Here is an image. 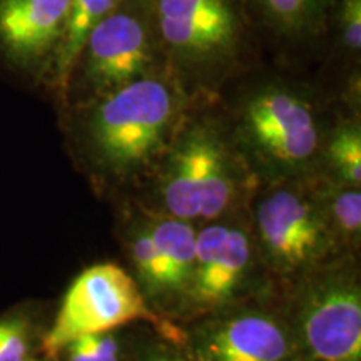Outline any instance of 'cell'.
<instances>
[{"label":"cell","instance_id":"8","mask_svg":"<svg viewBox=\"0 0 361 361\" xmlns=\"http://www.w3.org/2000/svg\"><path fill=\"white\" fill-rule=\"evenodd\" d=\"M326 211L296 189L268 194L256 209L266 258L274 269L293 273L314 264L329 247Z\"/></svg>","mask_w":361,"mask_h":361},{"label":"cell","instance_id":"4","mask_svg":"<svg viewBox=\"0 0 361 361\" xmlns=\"http://www.w3.org/2000/svg\"><path fill=\"white\" fill-rule=\"evenodd\" d=\"M226 126L233 141L284 169L303 168L322 154L328 130L313 94L279 78L247 89Z\"/></svg>","mask_w":361,"mask_h":361},{"label":"cell","instance_id":"13","mask_svg":"<svg viewBox=\"0 0 361 361\" xmlns=\"http://www.w3.org/2000/svg\"><path fill=\"white\" fill-rule=\"evenodd\" d=\"M121 2L123 0H71L64 24V34H62L56 61H54L47 79V82L59 94L62 92L71 67L74 64L75 56L82 47L85 39Z\"/></svg>","mask_w":361,"mask_h":361},{"label":"cell","instance_id":"17","mask_svg":"<svg viewBox=\"0 0 361 361\" xmlns=\"http://www.w3.org/2000/svg\"><path fill=\"white\" fill-rule=\"evenodd\" d=\"M130 259L141 278L144 288L151 295H162L168 293L166 283V269L162 258L157 251L154 239L149 229H137L129 243Z\"/></svg>","mask_w":361,"mask_h":361},{"label":"cell","instance_id":"14","mask_svg":"<svg viewBox=\"0 0 361 361\" xmlns=\"http://www.w3.org/2000/svg\"><path fill=\"white\" fill-rule=\"evenodd\" d=\"M166 269L168 293L188 291L196 259V231L184 219H164L149 229Z\"/></svg>","mask_w":361,"mask_h":361},{"label":"cell","instance_id":"2","mask_svg":"<svg viewBox=\"0 0 361 361\" xmlns=\"http://www.w3.org/2000/svg\"><path fill=\"white\" fill-rule=\"evenodd\" d=\"M152 16L168 72L192 102L233 74L258 37L245 0H154Z\"/></svg>","mask_w":361,"mask_h":361},{"label":"cell","instance_id":"19","mask_svg":"<svg viewBox=\"0 0 361 361\" xmlns=\"http://www.w3.org/2000/svg\"><path fill=\"white\" fill-rule=\"evenodd\" d=\"M328 223H331L343 236L355 239L361 229V192L360 188L340 189L328 202Z\"/></svg>","mask_w":361,"mask_h":361},{"label":"cell","instance_id":"3","mask_svg":"<svg viewBox=\"0 0 361 361\" xmlns=\"http://www.w3.org/2000/svg\"><path fill=\"white\" fill-rule=\"evenodd\" d=\"M162 71L168 67L152 6L123 0L85 39L61 97L69 107L79 106Z\"/></svg>","mask_w":361,"mask_h":361},{"label":"cell","instance_id":"15","mask_svg":"<svg viewBox=\"0 0 361 361\" xmlns=\"http://www.w3.org/2000/svg\"><path fill=\"white\" fill-rule=\"evenodd\" d=\"M323 44L333 56L360 78L361 57V0H331Z\"/></svg>","mask_w":361,"mask_h":361},{"label":"cell","instance_id":"7","mask_svg":"<svg viewBox=\"0 0 361 361\" xmlns=\"http://www.w3.org/2000/svg\"><path fill=\"white\" fill-rule=\"evenodd\" d=\"M300 336L310 361H361V291L353 274H329L310 286Z\"/></svg>","mask_w":361,"mask_h":361},{"label":"cell","instance_id":"16","mask_svg":"<svg viewBox=\"0 0 361 361\" xmlns=\"http://www.w3.org/2000/svg\"><path fill=\"white\" fill-rule=\"evenodd\" d=\"M322 152L326 156L328 164L341 176L348 186L360 188L361 126L358 117H345L328 128Z\"/></svg>","mask_w":361,"mask_h":361},{"label":"cell","instance_id":"22","mask_svg":"<svg viewBox=\"0 0 361 361\" xmlns=\"http://www.w3.org/2000/svg\"><path fill=\"white\" fill-rule=\"evenodd\" d=\"M141 2H144V4H149V6H152V2H154V0H141Z\"/></svg>","mask_w":361,"mask_h":361},{"label":"cell","instance_id":"20","mask_svg":"<svg viewBox=\"0 0 361 361\" xmlns=\"http://www.w3.org/2000/svg\"><path fill=\"white\" fill-rule=\"evenodd\" d=\"M32 326L20 314L0 318V361H27L30 358Z\"/></svg>","mask_w":361,"mask_h":361},{"label":"cell","instance_id":"5","mask_svg":"<svg viewBox=\"0 0 361 361\" xmlns=\"http://www.w3.org/2000/svg\"><path fill=\"white\" fill-rule=\"evenodd\" d=\"M192 106L166 149L161 180L162 202L184 221L221 216L234 192V141L228 126L219 117L194 114Z\"/></svg>","mask_w":361,"mask_h":361},{"label":"cell","instance_id":"23","mask_svg":"<svg viewBox=\"0 0 361 361\" xmlns=\"http://www.w3.org/2000/svg\"><path fill=\"white\" fill-rule=\"evenodd\" d=\"M27 361H44V360H34V358H29Z\"/></svg>","mask_w":361,"mask_h":361},{"label":"cell","instance_id":"12","mask_svg":"<svg viewBox=\"0 0 361 361\" xmlns=\"http://www.w3.org/2000/svg\"><path fill=\"white\" fill-rule=\"evenodd\" d=\"M331 0H245L258 35L281 47L323 44Z\"/></svg>","mask_w":361,"mask_h":361},{"label":"cell","instance_id":"11","mask_svg":"<svg viewBox=\"0 0 361 361\" xmlns=\"http://www.w3.org/2000/svg\"><path fill=\"white\" fill-rule=\"evenodd\" d=\"M201 361H296L290 333L273 316L243 313L211 324L197 338Z\"/></svg>","mask_w":361,"mask_h":361},{"label":"cell","instance_id":"9","mask_svg":"<svg viewBox=\"0 0 361 361\" xmlns=\"http://www.w3.org/2000/svg\"><path fill=\"white\" fill-rule=\"evenodd\" d=\"M71 0H0V59L13 71L47 80Z\"/></svg>","mask_w":361,"mask_h":361},{"label":"cell","instance_id":"1","mask_svg":"<svg viewBox=\"0 0 361 361\" xmlns=\"http://www.w3.org/2000/svg\"><path fill=\"white\" fill-rule=\"evenodd\" d=\"M192 101L168 71L72 106V133L84 151L116 174H129L164 154Z\"/></svg>","mask_w":361,"mask_h":361},{"label":"cell","instance_id":"18","mask_svg":"<svg viewBox=\"0 0 361 361\" xmlns=\"http://www.w3.org/2000/svg\"><path fill=\"white\" fill-rule=\"evenodd\" d=\"M119 343L109 331L87 333L71 340L57 355L66 361H119Z\"/></svg>","mask_w":361,"mask_h":361},{"label":"cell","instance_id":"21","mask_svg":"<svg viewBox=\"0 0 361 361\" xmlns=\"http://www.w3.org/2000/svg\"><path fill=\"white\" fill-rule=\"evenodd\" d=\"M146 361H184L178 358V356H173V355H168V353H154L151 355Z\"/></svg>","mask_w":361,"mask_h":361},{"label":"cell","instance_id":"6","mask_svg":"<svg viewBox=\"0 0 361 361\" xmlns=\"http://www.w3.org/2000/svg\"><path fill=\"white\" fill-rule=\"evenodd\" d=\"M137 319L156 323L137 281L114 263L94 264L72 281L62 298L42 350L54 358L74 338L111 331Z\"/></svg>","mask_w":361,"mask_h":361},{"label":"cell","instance_id":"10","mask_svg":"<svg viewBox=\"0 0 361 361\" xmlns=\"http://www.w3.org/2000/svg\"><path fill=\"white\" fill-rule=\"evenodd\" d=\"M250 263L251 243L241 229L224 224L207 226L196 236L189 295L204 306L224 303L245 281Z\"/></svg>","mask_w":361,"mask_h":361}]
</instances>
